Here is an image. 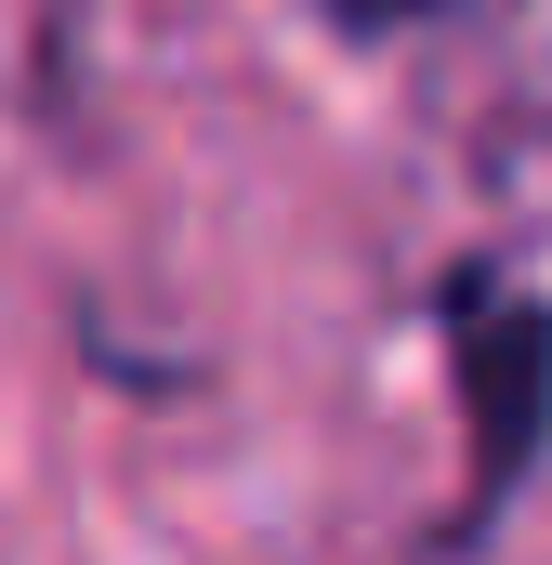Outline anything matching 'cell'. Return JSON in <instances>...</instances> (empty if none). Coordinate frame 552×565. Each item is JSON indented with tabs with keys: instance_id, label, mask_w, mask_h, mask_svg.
Instances as JSON below:
<instances>
[{
	"instance_id": "obj_2",
	"label": "cell",
	"mask_w": 552,
	"mask_h": 565,
	"mask_svg": "<svg viewBox=\"0 0 552 565\" xmlns=\"http://www.w3.org/2000/svg\"><path fill=\"white\" fill-rule=\"evenodd\" d=\"M342 26H408V13H434V0H329Z\"/></svg>"
},
{
	"instance_id": "obj_1",
	"label": "cell",
	"mask_w": 552,
	"mask_h": 565,
	"mask_svg": "<svg viewBox=\"0 0 552 565\" xmlns=\"http://www.w3.org/2000/svg\"><path fill=\"white\" fill-rule=\"evenodd\" d=\"M447 342H460V422H474V487H460L447 540H487L552 447V302L460 277L447 289Z\"/></svg>"
}]
</instances>
